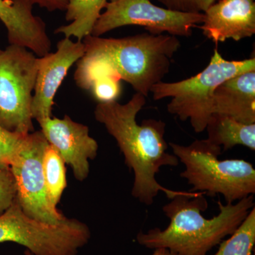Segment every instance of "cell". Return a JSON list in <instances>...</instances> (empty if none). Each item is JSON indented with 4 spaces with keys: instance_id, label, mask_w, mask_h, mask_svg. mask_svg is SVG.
<instances>
[{
    "instance_id": "obj_13",
    "label": "cell",
    "mask_w": 255,
    "mask_h": 255,
    "mask_svg": "<svg viewBox=\"0 0 255 255\" xmlns=\"http://www.w3.org/2000/svg\"><path fill=\"white\" fill-rule=\"evenodd\" d=\"M33 6L29 0H0V20L6 28L10 45L42 57L50 53L51 41L46 23L32 12Z\"/></svg>"
},
{
    "instance_id": "obj_15",
    "label": "cell",
    "mask_w": 255,
    "mask_h": 255,
    "mask_svg": "<svg viewBox=\"0 0 255 255\" xmlns=\"http://www.w3.org/2000/svg\"><path fill=\"white\" fill-rule=\"evenodd\" d=\"M206 130L207 140L226 151L236 145L255 150V124H244L236 119L215 113L211 116Z\"/></svg>"
},
{
    "instance_id": "obj_6",
    "label": "cell",
    "mask_w": 255,
    "mask_h": 255,
    "mask_svg": "<svg viewBox=\"0 0 255 255\" xmlns=\"http://www.w3.org/2000/svg\"><path fill=\"white\" fill-rule=\"evenodd\" d=\"M90 236L87 225L76 219L48 224L31 219L16 199L0 216V243H17L35 255H77Z\"/></svg>"
},
{
    "instance_id": "obj_27",
    "label": "cell",
    "mask_w": 255,
    "mask_h": 255,
    "mask_svg": "<svg viewBox=\"0 0 255 255\" xmlns=\"http://www.w3.org/2000/svg\"></svg>"
},
{
    "instance_id": "obj_26",
    "label": "cell",
    "mask_w": 255,
    "mask_h": 255,
    "mask_svg": "<svg viewBox=\"0 0 255 255\" xmlns=\"http://www.w3.org/2000/svg\"><path fill=\"white\" fill-rule=\"evenodd\" d=\"M1 50H0V51H1Z\"/></svg>"
},
{
    "instance_id": "obj_10",
    "label": "cell",
    "mask_w": 255,
    "mask_h": 255,
    "mask_svg": "<svg viewBox=\"0 0 255 255\" xmlns=\"http://www.w3.org/2000/svg\"><path fill=\"white\" fill-rule=\"evenodd\" d=\"M56 51L38 58L36 85L31 105L33 119L37 122L52 117L55 96L69 70L85 54L82 41L64 38Z\"/></svg>"
},
{
    "instance_id": "obj_9",
    "label": "cell",
    "mask_w": 255,
    "mask_h": 255,
    "mask_svg": "<svg viewBox=\"0 0 255 255\" xmlns=\"http://www.w3.org/2000/svg\"><path fill=\"white\" fill-rule=\"evenodd\" d=\"M41 130L31 132L26 145L10 166L16 187V200L31 219L58 224L65 219L50 202L43 170V155L48 145Z\"/></svg>"
},
{
    "instance_id": "obj_8",
    "label": "cell",
    "mask_w": 255,
    "mask_h": 255,
    "mask_svg": "<svg viewBox=\"0 0 255 255\" xmlns=\"http://www.w3.org/2000/svg\"><path fill=\"white\" fill-rule=\"evenodd\" d=\"M92 28V36L129 25L142 26L152 34L164 32L174 36L189 37L193 28L204 21V13H182L160 7L150 0H108Z\"/></svg>"
},
{
    "instance_id": "obj_1",
    "label": "cell",
    "mask_w": 255,
    "mask_h": 255,
    "mask_svg": "<svg viewBox=\"0 0 255 255\" xmlns=\"http://www.w3.org/2000/svg\"><path fill=\"white\" fill-rule=\"evenodd\" d=\"M82 42L85 54L77 62L74 75L79 87L89 91L96 78L114 75L145 97L168 74L181 46L177 36L150 33L121 38L88 35Z\"/></svg>"
},
{
    "instance_id": "obj_18",
    "label": "cell",
    "mask_w": 255,
    "mask_h": 255,
    "mask_svg": "<svg viewBox=\"0 0 255 255\" xmlns=\"http://www.w3.org/2000/svg\"><path fill=\"white\" fill-rule=\"evenodd\" d=\"M231 238L220 243L214 255H253L255 244V208L234 231Z\"/></svg>"
},
{
    "instance_id": "obj_3",
    "label": "cell",
    "mask_w": 255,
    "mask_h": 255,
    "mask_svg": "<svg viewBox=\"0 0 255 255\" xmlns=\"http://www.w3.org/2000/svg\"><path fill=\"white\" fill-rule=\"evenodd\" d=\"M171 200L162 209L170 219L169 226L164 230L155 228L139 233V244L149 249L166 248L177 255H207L234 233L255 207L253 195L236 204L224 205L219 201V214L207 219L201 214L208 209L203 193L184 191Z\"/></svg>"
},
{
    "instance_id": "obj_2",
    "label": "cell",
    "mask_w": 255,
    "mask_h": 255,
    "mask_svg": "<svg viewBox=\"0 0 255 255\" xmlns=\"http://www.w3.org/2000/svg\"><path fill=\"white\" fill-rule=\"evenodd\" d=\"M145 96L135 93L125 105L117 101L98 103L96 120L105 126L117 140L125 157V163L134 172L132 195L145 205L153 204L154 199L162 191L169 199L184 191L167 189L156 179L161 167H177L179 159L167 152L164 140L166 124L161 120L144 119L137 123L136 117L145 105Z\"/></svg>"
},
{
    "instance_id": "obj_23",
    "label": "cell",
    "mask_w": 255,
    "mask_h": 255,
    "mask_svg": "<svg viewBox=\"0 0 255 255\" xmlns=\"http://www.w3.org/2000/svg\"><path fill=\"white\" fill-rule=\"evenodd\" d=\"M32 4H37L49 11H65L71 0H29Z\"/></svg>"
},
{
    "instance_id": "obj_11",
    "label": "cell",
    "mask_w": 255,
    "mask_h": 255,
    "mask_svg": "<svg viewBox=\"0 0 255 255\" xmlns=\"http://www.w3.org/2000/svg\"><path fill=\"white\" fill-rule=\"evenodd\" d=\"M38 122L47 141L72 167L75 177L80 182L85 180L90 172L89 160L95 158L99 148L89 128L67 115L63 119L50 117Z\"/></svg>"
},
{
    "instance_id": "obj_5",
    "label": "cell",
    "mask_w": 255,
    "mask_h": 255,
    "mask_svg": "<svg viewBox=\"0 0 255 255\" xmlns=\"http://www.w3.org/2000/svg\"><path fill=\"white\" fill-rule=\"evenodd\" d=\"M255 70V58L243 60L225 59L215 49L210 63L195 76L176 82H159L151 88L154 100L171 98L167 110L182 122L189 121L194 131L206 130L214 114L216 88L228 79Z\"/></svg>"
},
{
    "instance_id": "obj_4",
    "label": "cell",
    "mask_w": 255,
    "mask_h": 255,
    "mask_svg": "<svg viewBox=\"0 0 255 255\" xmlns=\"http://www.w3.org/2000/svg\"><path fill=\"white\" fill-rule=\"evenodd\" d=\"M169 146L185 167L180 177L192 186L191 192L221 194L229 204L254 195L255 169L251 162L241 159L220 160L222 148L207 139L189 145L170 142Z\"/></svg>"
},
{
    "instance_id": "obj_14",
    "label": "cell",
    "mask_w": 255,
    "mask_h": 255,
    "mask_svg": "<svg viewBox=\"0 0 255 255\" xmlns=\"http://www.w3.org/2000/svg\"><path fill=\"white\" fill-rule=\"evenodd\" d=\"M229 116L244 124H255V70L228 79L214 93V114Z\"/></svg>"
},
{
    "instance_id": "obj_22",
    "label": "cell",
    "mask_w": 255,
    "mask_h": 255,
    "mask_svg": "<svg viewBox=\"0 0 255 255\" xmlns=\"http://www.w3.org/2000/svg\"><path fill=\"white\" fill-rule=\"evenodd\" d=\"M164 8L182 13H204L216 0H157Z\"/></svg>"
},
{
    "instance_id": "obj_20",
    "label": "cell",
    "mask_w": 255,
    "mask_h": 255,
    "mask_svg": "<svg viewBox=\"0 0 255 255\" xmlns=\"http://www.w3.org/2000/svg\"><path fill=\"white\" fill-rule=\"evenodd\" d=\"M121 80L114 75H104L92 82L89 91L98 103L117 101L122 94Z\"/></svg>"
},
{
    "instance_id": "obj_25",
    "label": "cell",
    "mask_w": 255,
    "mask_h": 255,
    "mask_svg": "<svg viewBox=\"0 0 255 255\" xmlns=\"http://www.w3.org/2000/svg\"><path fill=\"white\" fill-rule=\"evenodd\" d=\"M24 253L26 255H35L34 254H33V253H31V252L27 251V250L25 251Z\"/></svg>"
},
{
    "instance_id": "obj_24",
    "label": "cell",
    "mask_w": 255,
    "mask_h": 255,
    "mask_svg": "<svg viewBox=\"0 0 255 255\" xmlns=\"http://www.w3.org/2000/svg\"><path fill=\"white\" fill-rule=\"evenodd\" d=\"M152 255H177L166 248H157Z\"/></svg>"
},
{
    "instance_id": "obj_16",
    "label": "cell",
    "mask_w": 255,
    "mask_h": 255,
    "mask_svg": "<svg viewBox=\"0 0 255 255\" xmlns=\"http://www.w3.org/2000/svg\"><path fill=\"white\" fill-rule=\"evenodd\" d=\"M108 0H71L67 7L65 19L70 23L61 26L55 31L65 38L75 37L82 41L91 34L92 28L105 9Z\"/></svg>"
},
{
    "instance_id": "obj_12",
    "label": "cell",
    "mask_w": 255,
    "mask_h": 255,
    "mask_svg": "<svg viewBox=\"0 0 255 255\" xmlns=\"http://www.w3.org/2000/svg\"><path fill=\"white\" fill-rule=\"evenodd\" d=\"M203 34L218 43L228 39L238 41L255 33L254 0H219L205 12Z\"/></svg>"
},
{
    "instance_id": "obj_21",
    "label": "cell",
    "mask_w": 255,
    "mask_h": 255,
    "mask_svg": "<svg viewBox=\"0 0 255 255\" xmlns=\"http://www.w3.org/2000/svg\"><path fill=\"white\" fill-rule=\"evenodd\" d=\"M16 199V187L9 166H0V216L4 214Z\"/></svg>"
},
{
    "instance_id": "obj_17",
    "label": "cell",
    "mask_w": 255,
    "mask_h": 255,
    "mask_svg": "<svg viewBox=\"0 0 255 255\" xmlns=\"http://www.w3.org/2000/svg\"><path fill=\"white\" fill-rule=\"evenodd\" d=\"M43 170L48 199L52 205L57 208L67 187L66 170L61 156L49 143L43 152Z\"/></svg>"
},
{
    "instance_id": "obj_7",
    "label": "cell",
    "mask_w": 255,
    "mask_h": 255,
    "mask_svg": "<svg viewBox=\"0 0 255 255\" xmlns=\"http://www.w3.org/2000/svg\"><path fill=\"white\" fill-rule=\"evenodd\" d=\"M38 58L16 45L0 51V124L10 131L27 135L33 130L31 105Z\"/></svg>"
},
{
    "instance_id": "obj_19",
    "label": "cell",
    "mask_w": 255,
    "mask_h": 255,
    "mask_svg": "<svg viewBox=\"0 0 255 255\" xmlns=\"http://www.w3.org/2000/svg\"><path fill=\"white\" fill-rule=\"evenodd\" d=\"M29 134L10 131L0 124V166H11L26 145Z\"/></svg>"
}]
</instances>
